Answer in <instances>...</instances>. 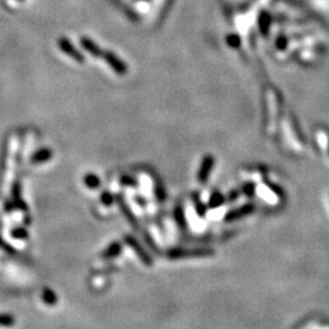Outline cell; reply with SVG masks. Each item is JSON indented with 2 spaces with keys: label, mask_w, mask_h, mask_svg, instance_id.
<instances>
[{
  "label": "cell",
  "mask_w": 329,
  "mask_h": 329,
  "mask_svg": "<svg viewBox=\"0 0 329 329\" xmlns=\"http://www.w3.org/2000/svg\"><path fill=\"white\" fill-rule=\"evenodd\" d=\"M0 323H2V325L5 326H9L11 325V323H14V320H12L11 317H9V316H0Z\"/></svg>",
  "instance_id": "obj_1"
}]
</instances>
